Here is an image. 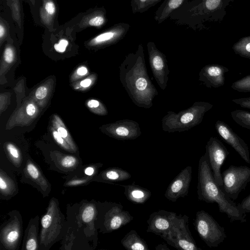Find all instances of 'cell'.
<instances>
[{"instance_id":"1","label":"cell","mask_w":250,"mask_h":250,"mask_svg":"<svg viewBox=\"0 0 250 250\" xmlns=\"http://www.w3.org/2000/svg\"><path fill=\"white\" fill-rule=\"evenodd\" d=\"M197 188L199 200L207 203H217L219 211L226 213L231 222H246V214L243 212L238 204L227 196L216 182L205 153L199 161Z\"/></svg>"},{"instance_id":"22","label":"cell","mask_w":250,"mask_h":250,"mask_svg":"<svg viewBox=\"0 0 250 250\" xmlns=\"http://www.w3.org/2000/svg\"><path fill=\"white\" fill-rule=\"evenodd\" d=\"M127 123L118 124L114 129L109 131L112 137L121 140L134 139L139 137L141 133L140 129H131L130 123Z\"/></svg>"},{"instance_id":"15","label":"cell","mask_w":250,"mask_h":250,"mask_svg":"<svg viewBox=\"0 0 250 250\" xmlns=\"http://www.w3.org/2000/svg\"><path fill=\"white\" fill-rule=\"evenodd\" d=\"M106 14V10L104 7L95 8L87 11L82 14V17L72 29L74 31L79 32L90 27L101 28L107 22Z\"/></svg>"},{"instance_id":"27","label":"cell","mask_w":250,"mask_h":250,"mask_svg":"<svg viewBox=\"0 0 250 250\" xmlns=\"http://www.w3.org/2000/svg\"><path fill=\"white\" fill-rule=\"evenodd\" d=\"M230 115L236 124L244 128L250 129V112L236 109L231 111Z\"/></svg>"},{"instance_id":"23","label":"cell","mask_w":250,"mask_h":250,"mask_svg":"<svg viewBox=\"0 0 250 250\" xmlns=\"http://www.w3.org/2000/svg\"><path fill=\"white\" fill-rule=\"evenodd\" d=\"M25 171L29 178L36 184L40 185L42 189H45L48 187V182L42 175L38 167L32 162L27 163Z\"/></svg>"},{"instance_id":"20","label":"cell","mask_w":250,"mask_h":250,"mask_svg":"<svg viewBox=\"0 0 250 250\" xmlns=\"http://www.w3.org/2000/svg\"><path fill=\"white\" fill-rule=\"evenodd\" d=\"M123 246L128 250H148V246L134 229L130 230L121 240Z\"/></svg>"},{"instance_id":"12","label":"cell","mask_w":250,"mask_h":250,"mask_svg":"<svg viewBox=\"0 0 250 250\" xmlns=\"http://www.w3.org/2000/svg\"><path fill=\"white\" fill-rule=\"evenodd\" d=\"M133 219L130 213L120 203H114L104 216V232H110L129 223Z\"/></svg>"},{"instance_id":"33","label":"cell","mask_w":250,"mask_h":250,"mask_svg":"<svg viewBox=\"0 0 250 250\" xmlns=\"http://www.w3.org/2000/svg\"><path fill=\"white\" fill-rule=\"evenodd\" d=\"M60 160L61 166L66 168H74L78 164V160L73 156H62Z\"/></svg>"},{"instance_id":"14","label":"cell","mask_w":250,"mask_h":250,"mask_svg":"<svg viewBox=\"0 0 250 250\" xmlns=\"http://www.w3.org/2000/svg\"><path fill=\"white\" fill-rule=\"evenodd\" d=\"M229 69L219 64H208L199 73V80L208 88H217L225 84V74Z\"/></svg>"},{"instance_id":"19","label":"cell","mask_w":250,"mask_h":250,"mask_svg":"<svg viewBox=\"0 0 250 250\" xmlns=\"http://www.w3.org/2000/svg\"><path fill=\"white\" fill-rule=\"evenodd\" d=\"M189 0H165L156 11L154 20L160 24L167 20L170 15L183 3Z\"/></svg>"},{"instance_id":"9","label":"cell","mask_w":250,"mask_h":250,"mask_svg":"<svg viewBox=\"0 0 250 250\" xmlns=\"http://www.w3.org/2000/svg\"><path fill=\"white\" fill-rule=\"evenodd\" d=\"M175 212L163 209L153 212L146 221L148 224L147 232H151L160 236L167 234L171 229L178 218Z\"/></svg>"},{"instance_id":"11","label":"cell","mask_w":250,"mask_h":250,"mask_svg":"<svg viewBox=\"0 0 250 250\" xmlns=\"http://www.w3.org/2000/svg\"><path fill=\"white\" fill-rule=\"evenodd\" d=\"M192 167L187 166L172 180L166 190L164 196L169 201L176 202L179 198L187 196L191 181Z\"/></svg>"},{"instance_id":"44","label":"cell","mask_w":250,"mask_h":250,"mask_svg":"<svg viewBox=\"0 0 250 250\" xmlns=\"http://www.w3.org/2000/svg\"><path fill=\"white\" fill-rule=\"evenodd\" d=\"M92 81L90 78H87L81 81L79 84L81 87L83 88H87L92 84Z\"/></svg>"},{"instance_id":"3","label":"cell","mask_w":250,"mask_h":250,"mask_svg":"<svg viewBox=\"0 0 250 250\" xmlns=\"http://www.w3.org/2000/svg\"><path fill=\"white\" fill-rule=\"evenodd\" d=\"M213 104L205 102H196L185 111H183L178 114L173 115L168 118L169 120L166 121L167 128L165 130L168 132L182 131V128H188L193 127L202 121L205 114L211 109Z\"/></svg>"},{"instance_id":"40","label":"cell","mask_w":250,"mask_h":250,"mask_svg":"<svg viewBox=\"0 0 250 250\" xmlns=\"http://www.w3.org/2000/svg\"><path fill=\"white\" fill-rule=\"evenodd\" d=\"M48 94V89L45 85H41L35 91V97L36 99L42 100L46 97Z\"/></svg>"},{"instance_id":"6","label":"cell","mask_w":250,"mask_h":250,"mask_svg":"<svg viewBox=\"0 0 250 250\" xmlns=\"http://www.w3.org/2000/svg\"><path fill=\"white\" fill-rule=\"evenodd\" d=\"M61 220L56 203L51 201L46 213L41 220L40 242L42 246H50L58 239L62 228Z\"/></svg>"},{"instance_id":"7","label":"cell","mask_w":250,"mask_h":250,"mask_svg":"<svg viewBox=\"0 0 250 250\" xmlns=\"http://www.w3.org/2000/svg\"><path fill=\"white\" fill-rule=\"evenodd\" d=\"M205 154L213 177L217 184L223 186V180L221 168L229 152L222 142L214 137H211L206 146Z\"/></svg>"},{"instance_id":"45","label":"cell","mask_w":250,"mask_h":250,"mask_svg":"<svg viewBox=\"0 0 250 250\" xmlns=\"http://www.w3.org/2000/svg\"><path fill=\"white\" fill-rule=\"evenodd\" d=\"M86 179L82 180H75L70 181L67 183L68 185L69 186H76L80 184L84 183L86 182Z\"/></svg>"},{"instance_id":"16","label":"cell","mask_w":250,"mask_h":250,"mask_svg":"<svg viewBox=\"0 0 250 250\" xmlns=\"http://www.w3.org/2000/svg\"><path fill=\"white\" fill-rule=\"evenodd\" d=\"M39 9V19L41 23L50 32L56 31L54 28L58 9L54 0H42Z\"/></svg>"},{"instance_id":"28","label":"cell","mask_w":250,"mask_h":250,"mask_svg":"<svg viewBox=\"0 0 250 250\" xmlns=\"http://www.w3.org/2000/svg\"><path fill=\"white\" fill-rule=\"evenodd\" d=\"M0 192L4 195H11L15 190L13 181L1 169L0 175Z\"/></svg>"},{"instance_id":"13","label":"cell","mask_w":250,"mask_h":250,"mask_svg":"<svg viewBox=\"0 0 250 250\" xmlns=\"http://www.w3.org/2000/svg\"><path fill=\"white\" fill-rule=\"evenodd\" d=\"M149 62L153 73L161 88L167 83L166 78L169 73L165 55L159 50L155 44L149 42L147 44Z\"/></svg>"},{"instance_id":"2","label":"cell","mask_w":250,"mask_h":250,"mask_svg":"<svg viewBox=\"0 0 250 250\" xmlns=\"http://www.w3.org/2000/svg\"><path fill=\"white\" fill-rule=\"evenodd\" d=\"M201 239L210 247H217L227 237L224 227L205 210L198 211L193 222Z\"/></svg>"},{"instance_id":"29","label":"cell","mask_w":250,"mask_h":250,"mask_svg":"<svg viewBox=\"0 0 250 250\" xmlns=\"http://www.w3.org/2000/svg\"><path fill=\"white\" fill-rule=\"evenodd\" d=\"M231 87L239 92H250V75L245 76L234 82Z\"/></svg>"},{"instance_id":"30","label":"cell","mask_w":250,"mask_h":250,"mask_svg":"<svg viewBox=\"0 0 250 250\" xmlns=\"http://www.w3.org/2000/svg\"><path fill=\"white\" fill-rule=\"evenodd\" d=\"M148 0H130V5L133 14L145 12L147 8Z\"/></svg>"},{"instance_id":"21","label":"cell","mask_w":250,"mask_h":250,"mask_svg":"<svg viewBox=\"0 0 250 250\" xmlns=\"http://www.w3.org/2000/svg\"><path fill=\"white\" fill-rule=\"evenodd\" d=\"M131 177V175L126 170L120 167L108 168L103 171L100 175L101 181L114 183L126 180Z\"/></svg>"},{"instance_id":"17","label":"cell","mask_w":250,"mask_h":250,"mask_svg":"<svg viewBox=\"0 0 250 250\" xmlns=\"http://www.w3.org/2000/svg\"><path fill=\"white\" fill-rule=\"evenodd\" d=\"M21 236V226L18 221L12 220L1 230V241L9 249H15Z\"/></svg>"},{"instance_id":"26","label":"cell","mask_w":250,"mask_h":250,"mask_svg":"<svg viewBox=\"0 0 250 250\" xmlns=\"http://www.w3.org/2000/svg\"><path fill=\"white\" fill-rule=\"evenodd\" d=\"M37 229L36 225L30 223L27 228L24 241V246L27 250H35L38 248Z\"/></svg>"},{"instance_id":"47","label":"cell","mask_w":250,"mask_h":250,"mask_svg":"<svg viewBox=\"0 0 250 250\" xmlns=\"http://www.w3.org/2000/svg\"><path fill=\"white\" fill-rule=\"evenodd\" d=\"M95 172V169L93 167H87L84 170V173L88 176L92 175Z\"/></svg>"},{"instance_id":"32","label":"cell","mask_w":250,"mask_h":250,"mask_svg":"<svg viewBox=\"0 0 250 250\" xmlns=\"http://www.w3.org/2000/svg\"><path fill=\"white\" fill-rule=\"evenodd\" d=\"M87 107L93 112L99 114H104L106 111L103 104L98 100L90 99L87 102Z\"/></svg>"},{"instance_id":"37","label":"cell","mask_w":250,"mask_h":250,"mask_svg":"<svg viewBox=\"0 0 250 250\" xmlns=\"http://www.w3.org/2000/svg\"><path fill=\"white\" fill-rule=\"evenodd\" d=\"M69 40L62 37L61 38L58 42L54 44V48L57 52L59 53H63L66 51V49L69 45Z\"/></svg>"},{"instance_id":"34","label":"cell","mask_w":250,"mask_h":250,"mask_svg":"<svg viewBox=\"0 0 250 250\" xmlns=\"http://www.w3.org/2000/svg\"><path fill=\"white\" fill-rule=\"evenodd\" d=\"M51 132L54 139L60 146L67 151L73 152L69 144L54 127L51 128Z\"/></svg>"},{"instance_id":"48","label":"cell","mask_w":250,"mask_h":250,"mask_svg":"<svg viewBox=\"0 0 250 250\" xmlns=\"http://www.w3.org/2000/svg\"><path fill=\"white\" fill-rule=\"evenodd\" d=\"M156 250H169V249L165 244H159L155 248Z\"/></svg>"},{"instance_id":"24","label":"cell","mask_w":250,"mask_h":250,"mask_svg":"<svg viewBox=\"0 0 250 250\" xmlns=\"http://www.w3.org/2000/svg\"><path fill=\"white\" fill-rule=\"evenodd\" d=\"M53 125L59 134L69 144L73 152L75 151L77 147L68 130L61 118L56 115H54L53 117Z\"/></svg>"},{"instance_id":"8","label":"cell","mask_w":250,"mask_h":250,"mask_svg":"<svg viewBox=\"0 0 250 250\" xmlns=\"http://www.w3.org/2000/svg\"><path fill=\"white\" fill-rule=\"evenodd\" d=\"M129 28L128 23H116L89 39L86 42V45L98 48L116 43L123 39Z\"/></svg>"},{"instance_id":"43","label":"cell","mask_w":250,"mask_h":250,"mask_svg":"<svg viewBox=\"0 0 250 250\" xmlns=\"http://www.w3.org/2000/svg\"><path fill=\"white\" fill-rule=\"evenodd\" d=\"M88 73L87 68L84 66L79 67L76 71V75L78 76L82 77Z\"/></svg>"},{"instance_id":"18","label":"cell","mask_w":250,"mask_h":250,"mask_svg":"<svg viewBox=\"0 0 250 250\" xmlns=\"http://www.w3.org/2000/svg\"><path fill=\"white\" fill-rule=\"evenodd\" d=\"M124 188V194L127 199L135 204H143L151 197V192L148 189L132 184L127 185H120Z\"/></svg>"},{"instance_id":"25","label":"cell","mask_w":250,"mask_h":250,"mask_svg":"<svg viewBox=\"0 0 250 250\" xmlns=\"http://www.w3.org/2000/svg\"><path fill=\"white\" fill-rule=\"evenodd\" d=\"M232 49L236 54L250 59V36L240 39L233 44Z\"/></svg>"},{"instance_id":"35","label":"cell","mask_w":250,"mask_h":250,"mask_svg":"<svg viewBox=\"0 0 250 250\" xmlns=\"http://www.w3.org/2000/svg\"><path fill=\"white\" fill-rule=\"evenodd\" d=\"M15 50L14 47L10 44H7L3 51V59L5 62L11 63L15 59Z\"/></svg>"},{"instance_id":"46","label":"cell","mask_w":250,"mask_h":250,"mask_svg":"<svg viewBox=\"0 0 250 250\" xmlns=\"http://www.w3.org/2000/svg\"><path fill=\"white\" fill-rule=\"evenodd\" d=\"M162 0H148L147 4V9H149L151 7L155 5L158 2L161 1Z\"/></svg>"},{"instance_id":"36","label":"cell","mask_w":250,"mask_h":250,"mask_svg":"<svg viewBox=\"0 0 250 250\" xmlns=\"http://www.w3.org/2000/svg\"><path fill=\"white\" fill-rule=\"evenodd\" d=\"M95 214V209L93 205L86 206L83 210L82 214V220L84 222L88 223L91 221Z\"/></svg>"},{"instance_id":"10","label":"cell","mask_w":250,"mask_h":250,"mask_svg":"<svg viewBox=\"0 0 250 250\" xmlns=\"http://www.w3.org/2000/svg\"><path fill=\"white\" fill-rule=\"evenodd\" d=\"M217 132L248 164H250L249 147L246 142L226 123L218 120L215 124Z\"/></svg>"},{"instance_id":"31","label":"cell","mask_w":250,"mask_h":250,"mask_svg":"<svg viewBox=\"0 0 250 250\" xmlns=\"http://www.w3.org/2000/svg\"><path fill=\"white\" fill-rule=\"evenodd\" d=\"M8 155L13 161L19 164L21 160V156L19 149L13 144L8 143L5 146Z\"/></svg>"},{"instance_id":"42","label":"cell","mask_w":250,"mask_h":250,"mask_svg":"<svg viewBox=\"0 0 250 250\" xmlns=\"http://www.w3.org/2000/svg\"><path fill=\"white\" fill-rule=\"evenodd\" d=\"M232 101L242 107L250 109V97L234 99Z\"/></svg>"},{"instance_id":"39","label":"cell","mask_w":250,"mask_h":250,"mask_svg":"<svg viewBox=\"0 0 250 250\" xmlns=\"http://www.w3.org/2000/svg\"><path fill=\"white\" fill-rule=\"evenodd\" d=\"M8 27L7 23L1 18L0 21V41L1 45L8 36Z\"/></svg>"},{"instance_id":"5","label":"cell","mask_w":250,"mask_h":250,"mask_svg":"<svg viewBox=\"0 0 250 250\" xmlns=\"http://www.w3.org/2000/svg\"><path fill=\"white\" fill-rule=\"evenodd\" d=\"M189 217L179 215L178 218L170 231L161 237L168 244L179 250H202L197 247L188 227Z\"/></svg>"},{"instance_id":"38","label":"cell","mask_w":250,"mask_h":250,"mask_svg":"<svg viewBox=\"0 0 250 250\" xmlns=\"http://www.w3.org/2000/svg\"><path fill=\"white\" fill-rule=\"evenodd\" d=\"M13 17L16 22L21 25V9L18 0H14L12 3Z\"/></svg>"},{"instance_id":"4","label":"cell","mask_w":250,"mask_h":250,"mask_svg":"<svg viewBox=\"0 0 250 250\" xmlns=\"http://www.w3.org/2000/svg\"><path fill=\"white\" fill-rule=\"evenodd\" d=\"M222 188L227 196L235 200L250 182V167L230 166L222 173Z\"/></svg>"},{"instance_id":"41","label":"cell","mask_w":250,"mask_h":250,"mask_svg":"<svg viewBox=\"0 0 250 250\" xmlns=\"http://www.w3.org/2000/svg\"><path fill=\"white\" fill-rule=\"evenodd\" d=\"M238 207L245 214L250 212V194L238 204Z\"/></svg>"}]
</instances>
